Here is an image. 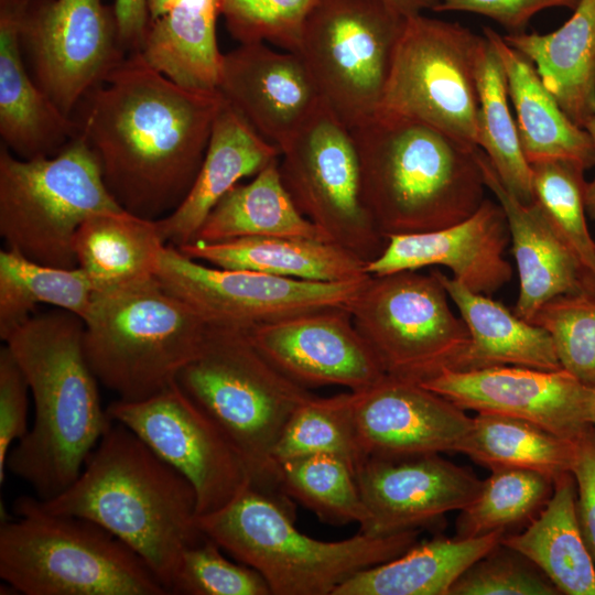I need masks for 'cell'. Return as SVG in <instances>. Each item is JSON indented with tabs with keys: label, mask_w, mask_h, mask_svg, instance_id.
<instances>
[{
	"label": "cell",
	"mask_w": 595,
	"mask_h": 595,
	"mask_svg": "<svg viewBox=\"0 0 595 595\" xmlns=\"http://www.w3.org/2000/svg\"><path fill=\"white\" fill-rule=\"evenodd\" d=\"M464 321L469 343L459 370L495 366L561 369L549 333L489 295L476 293L453 277L433 270Z\"/></svg>",
	"instance_id": "obj_29"
},
{
	"label": "cell",
	"mask_w": 595,
	"mask_h": 595,
	"mask_svg": "<svg viewBox=\"0 0 595 595\" xmlns=\"http://www.w3.org/2000/svg\"><path fill=\"white\" fill-rule=\"evenodd\" d=\"M530 322L549 333L561 368L595 388V293L581 284L545 302Z\"/></svg>",
	"instance_id": "obj_42"
},
{
	"label": "cell",
	"mask_w": 595,
	"mask_h": 595,
	"mask_svg": "<svg viewBox=\"0 0 595 595\" xmlns=\"http://www.w3.org/2000/svg\"><path fill=\"white\" fill-rule=\"evenodd\" d=\"M20 40L34 82L72 118L128 55L115 10L102 0H30Z\"/></svg>",
	"instance_id": "obj_15"
},
{
	"label": "cell",
	"mask_w": 595,
	"mask_h": 595,
	"mask_svg": "<svg viewBox=\"0 0 595 595\" xmlns=\"http://www.w3.org/2000/svg\"><path fill=\"white\" fill-rule=\"evenodd\" d=\"M224 100L218 90L175 84L130 53L80 100L73 118L116 202L160 220L188 194Z\"/></svg>",
	"instance_id": "obj_1"
},
{
	"label": "cell",
	"mask_w": 595,
	"mask_h": 595,
	"mask_svg": "<svg viewBox=\"0 0 595 595\" xmlns=\"http://www.w3.org/2000/svg\"><path fill=\"white\" fill-rule=\"evenodd\" d=\"M95 290L80 268L66 269L35 262L20 252L0 251V337L26 322L36 305L47 304L79 316L89 313Z\"/></svg>",
	"instance_id": "obj_36"
},
{
	"label": "cell",
	"mask_w": 595,
	"mask_h": 595,
	"mask_svg": "<svg viewBox=\"0 0 595 595\" xmlns=\"http://www.w3.org/2000/svg\"><path fill=\"white\" fill-rule=\"evenodd\" d=\"M584 129H586V131L591 136V139L593 141L594 152H595V117L586 123ZM585 205H586L587 216H589L592 219L595 220V175L591 182H587L586 194H585Z\"/></svg>",
	"instance_id": "obj_51"
},
{
	"label": "cell",
	"mask_w": 595,
	"mask_h": 595,
	"mask_svg": "<svg viewBox=\"0 0 595 595\" xmlns=\"http://www.w3.org/2000/svg\"><path fill=\"white\" fill-rule=\"evenodd\" d=\"M106 409L192 484L197 517L219 510L250 487L238 453L176 381L148 399H118Z\"/></svg>",
	"instance_id": "obj_16"
},
{
	"label": "cell",
	"mask_w": 595,
	"mask_h": 595,
	"mask_svg": "<svg viewBox=\"0 0 595 595\" xmlns=\"http://www.w3.org/2000/svg\"><path fill=\"white\" fill-rule=\"evenodd\" d=\"M456 453L489 469H527L553 480L572 473L577 442L531 422L496 413H477Z\"/></svg>",
	"instance_id": "obj_35"
},
{
	"label": "cell",
	"mask_w": 595,
	"mask_h": 595,
	"mask_svg": "<svg viewBox=\"0 0 595 595\" xmlns=\"http://www.w3.org/2000/svg\"><path fill=\"white\" fill-rule=\"evenodd\" d=\"M405 19L383 0H321L305 24L298 53L350 130L378 112Z\"/></svg>",
	"instance_id": "obj_11"
},
{
	"label": "cell",
	"mask_w": 595,
	"mask_h": 595,
	"mask_svg": "<svg viewBox=\"0 0 595 595\" xmlns=\"http://www.w3.org/2000/svg\"><path fill=\"white\" fill-rule=\"evenodd\" d=\"M280 154L275 144L224 100L188 194L172 214L158 220L165 244L181 247L192 242L215 205L240 180L255 176Z\"/></svg>",
	"instance_id": "obj_25"
},
{
	"label": "cell",
	"mask_w": 595,
	"mask_h": 595,
	"mask_svg": "<svg viewBox=\"0 0 595 595\" xmlns=\"http://www.w3.org/2000/svg\"><path fill=\"white\" fill-rule=\"evenodd\" d=\"M29 2L0 0V136L25 160L56 155L78 136L75 119L56 107L24 63L20 32Z\"/></svg>",
	"instance_id": "obj_23"
},
{
	"label": "cell",
	"mask_w": 595,
	"mask_h": 595,
	"mask_svg": "<svg viewBox=\"0 0 595 595\" xmlns=\"http://www.w3.org/2000/svg\"><path fill=\"white\" fill-rule=\"evenodd\" d=\"M218 91L279 149L323 102L301 55L266 43L240 44L223 55Z\"/></svg>",
	"instance_id": "obj_21"
},
{
	"label": "cell",
	"mask_w": 595,
	"mask_h": 595,
	"mask_svg": "<svg viewBox=\"0 0 595 595\" xmlns=\"http://www.w3.org/2000/svg\"><path fill=\"white\" fill-rule=\"evenodd\" d=\"M176 0H148L151 21L164 14Z\"/></svg>",
	"instance_id": "obj_52"
},
{
	"label": "cell",
	"mask_w": 595,
	"mask_h": 595,
	"mask_svg": "<svg viewBox=\"0 0 595 595\" xmlns=\"http://www.w3.org/2000/svg\"><path fill=\"white\" fill-rule=\"evenodd\" d=\"M166 244L158 220L125 209L98 213L75 234L77 267L95 293H106L156 278Z\"/></svg>",
	"instance_id": "obj_30"
},
{
	"label": "cell",
	"mask_w": 595,
	"mask_h": 595,
	"mask_svg": "<svg viewBox=\"0 0 595 595\" xmlns=\"http://www.w3.org/2000/svg\"><path fill=\"white\" fill-rule=\"evenodd\" d=\"M533 199L567 242L583 272L595 267V241L586 223L585 169L565 159L529 163Z\"/></svg>",
	"instance_id": "obj_40"
},
{
	"label": "cell",
	"mask_w": 595,
	"mask_h": 595,
	"mask_svg": "<svg viewBox=\"0 0 595 595\" xmlns=\"http://www.w3.org/2000/svg\"><path fill=\"white\" fill-rule=\"evenodd\" d=\"M113 10L123 50L139 53L151 22L148 0H115Z\"/></svg>",
	"instance_id": "obj_49"
},
{
	"label": "cell",
	"mask_w": 595,
	"mask_h": 595,
	"mask_svg": "<svg viewBox=\"0 0 595 595\" xmlns=\"http://www.w3.org/2000/svg\"><path fill=\"white\" fill-rule=\"evenodd\" d=\"M433 270L370 274L348 305L353 322L387 375L422 382L459 370L468 329Z\"/></svg>",
	"instance_id": "obj_10"
},
{
	"label": "cell",
	"mask_w": 595,
	"mask_h": 595,
	"mask_svg": "<svg viewBox=\"0 0 595 595\" xmlns=\"http://www.w3.org/2000/svg\"><path fill=\"white\" fill-rule=\"evenodd\" d=\"M526 55L562 110L584 128L595 117V0H580L559 29L506 34Z\"/></svg>",
	"instance_id": "obj_28"
},
{
	"label": "cell",
	"mask_w": 595,
	"mask_h": 595,
	"mask_svg": "<svg viewBox=\"0 0 595 595\" xmlns=\"http://www.w3.org/2000/svg\"><path fill=\"white\" fill-rule=\"evenodd\" d=\"M509 240L501 206L485 198L473 215L448 227L388 237L366 271L383 275L442 266L469 290L490 295L512 279V267L504 256Z\"/></svg>",
	"instance_id": "obj_22"
},
{
	"label": "cell",
	"mask_w": 595,
	"mask_h": 595,
	"mask_svg": "<svg viewBox=\"0 0 595 595\" xmlns=\"http://www.w3.org/2000/svg\"><path fill=\"white\" fill-rule=\"evenodd\" d=\"M554 480L543 474L515 468L490 470L479 495L459 510L457 539H474L524 529L552 496Z\"/></svg>",
	"instance_id": "obj_38"
},
{
	"label": "cell",
	"mask_w": 595,
	"mask_h": 595,
	"mask_svg": "<svg viewBox=\"0 0 595 595\" xmlns=\"http://www.w3.org/2000/svg\"><path fill=\"white\" fill-rule=\"evenodd\" d=\"M321 0H220V15L240 44L269 42L300 48L305 24Z\"/></svg>",
	"instance_id": "obj_44"
},
{
	"label": "cell",
	"mask_w": 595,
	"mask_h": 595,
	"mask_svg": "<svg viewBox=\"0 0 595 595\" xmlns=\"http://www.w3.org/2000/svg\"><path fill=\"white\" fill-rule=\"evenodd\" d=\"M351 132L364 201L386 239L448 227L485 201L478 147L429 125L381 113Z\"/></svg>",
	"instance_id": "obj_4"
},
{
	"label": "cell",
	"mask_w": 595,
	"mask_h": 595,
	"mask_svg": "<svg viewBox=\"0 0 595 595\" xmlns=\"http://www.w3.org/2000/svg\"><path fill=\"white\" fill-rule=\"evenodd\" d=\"M483 39L458 22L407 17L377 113L419 121L478 147L476 62Z\"/></svg>",
	"instance_id": "obj_12"
},
{
	"label": "cell",
	"mask_w": 595,
	"mask_h": 595,
	"mask_svg": "<svg viewBox=\"0 0 595 595\" xmlns=\"http://www.w3.org/2000/svg\"><path fill=\"white\" fill-rule=\"evenodd\" d=\"M577 488L576 517L585 545L595 563V430L577 442L573 467Z\"/></svg>",
	"instance_id": "obj_48"
},
{
	"label": "cell",
	"mask_w": 595,
	"mask_h": 595,
	"mask_svg": "<svg viewBox=\"0 0 595 595\" xmlns=\"http://www.w3.org/2000/svg\"><path fill=\"white\" fill-rule=\"evenodd\" d=\"M220 0H176L150 22L140 54L175 84L218 90L223 55L216 35Z\"/></svg>",
	"instance_id": "obj_31"
},
{
	"label": "cell",
	"mask_w": 595,
	"mask_h": 595,
	"mask_svg": "<svg viewBox=\"0 0 595 595\" xmlns=\"http://www.w3.org/2000/svg\"><path fill=\"white\" fill-rule=\"evenodd\" d=\"M477 145L504 185L522 203L533 199L531 169L521 149L509 102L507 77L494 45L484 35L476 62Z\"/></svg>",
	"instance_id": "obj_37"
},
{
	"label": "cell",
	"mask_w": 595,
	"mask_h": 595,
	"mask_svg": "<svg viewBox=\"0 0 595 595\" xmlns=\"http://www.w3.org/2000/svg\"><path fill=\"white\" fill-rule=\"evenodd\" d=\"M346 405L366 458L456 453L473 425V416L445 397L389 375L346 392Z\"/></svg>",
	"instance_id": "obj_19"
},
{
	"label": "cell",
	"mask_w": 595,
	"mask_h": 595,
	"mask_svg": "<svg viewBox=\"0 0 595 595\" xmlns=\"http://www.w3.org/2000/svg\"><path fill=\"white\" fill-rule=\"evenodd\" d=\"M365 509L359 532L388 537L440 528L480 493L484 480L441 454L370 456L355 470Z\"/></svg>",
	"instance_id": "obj_18"
},
{
	"label": "cell",
	"mask_w": 595,
	"mask_h": 595,
	"mask_svg": "<svg viewBox=\"0 0 595 595\" xmlns=\"http://www.w3.org/2000/svg\"><path fill=\"white\" fill-rule=\"evenodd\" d=\"M327 454L348 462L354 469L366 459L346 405V392L311 397L288 421L273 452L277 464L302 456Z\"/></svg>",
	"instance_id": "obj_41"
},
{
	"label": "cell",
	"mask_w": 595,
	"mask_h": 595,
	"mask_svg": "<svg viewBox=\"0 0 595 595\" xmlns=\"http://www.w3.org/2000/svg\"><path fill=\"white\" fill-rule=\"evenodd\" d=\"M278 467L282 491L321 521L336 526L364 522L355 469L345 459L318 454L288 459Z\"/></svg>",
	"instance_id": "obj_39"
},
{
	"label": "cell",
	"mask_w": 595,
	"mask_h": 595,
	"mask_svg": "<svg viewBox=\"0 0 595 595\" xmlns=\"http://www.w3.org/2000/svg\"><path fill=\"white\" fill-rule=\"evenodd\" d=\"M84 321L54 309L33 314L4 340L22 369L34 421L10 450L6 468L48 500L79 476L112 420L83 345Z\"/></svg>",
	"instance_id": "obj_2"
},
{
	"label": "cell",
	"mask_w": 595,
	"mask_h": 595,
	"mask_svg": "<svg viewBox=\"0 0 595 595\" xmlns=\"http://www.w3.org/2000/svg\"><path fill=\"white\" fill-rule=\"evenodd\" d=\"M487 190L501 206L519 275L513 312L531 321L549 300L581 288L582 267L539 204L520 202L502 183L487 155L477 149Z\"/></svg>",
	"instance_id": "obj_24"
},
{
	"label": "cell",
	"mask_w": 595,
	"mask_h": 595,
	"mask_svg": "<svg viewBox=\"0 0 595 595\" xmlns=\"http://www.w3.org/2000/svg\"><path fill=\"white\" fill-rule=\"evenodd\" d=\"M483 33L504 65L508 95L516 110L519 140L528 163L565 159L585 170L593 167L595 152L589 133L562 110L533 63L493 29L485 26Z\"/></svg>",
	"instance_id": "obj_27"
},
{
	"label": "cell",
	"mask_w": 595,
	"mask_h": 595,
	"mask_svg": "<svg viewBox=\"0 0 595 595\" xmlns=\"http://www.w3.org/2000/svg\"><path fill=\"white\" fill-rule=\"evenodd\" d=\"M387 4L404 17L422 13L424 10H432L440 0H383Z\"/></svg>",
	"instance_id": "obj_50"
},
{
	"label": "cell",
	"mask_w": 595,
	"mask_h": 595,
	"mask_svg": "<svg viewBox=\"0 0 595 595\" xmlns=\"http://www.w3.org/2000/svg\"><path fill=\"white\" fill-rule=\"evenodd\" d=\"M119 209L79 134L56 155L30 160L1 144L0 235L6 248L39 263L77 268L73 242L80 225Z\"/></svg>",
	"instance_id": "obj_9"
},
{
	"label": "cell",
	"mask_w": 595,
	"mask_h": 595,
	"mask_svg": "<svg viewBox=\"0 0 595 595\" xmlns=\"http://www.w3.org/2000/svg\"><path fill=\"white\" fill-rule=\"evenodd\" d=\"M39 502L48 512L82 517L115 534L170 593L182 552L205 536L192 484L119 422L104 433L75 482Z\"/></svg>",
	"instance_id": "obj_3"
},
{
	"label": "cell",
	"mask_w": 595,
	"mask_h": 595,
	"mask_svg": "<svg viewBox=\"0 0 595 595\" xmlns=\"http://www.w3.org/2000/svg\"><path fill=\"white\" fill-rule=\"evenodd\" d=\"M294 520L291 500L248 487L219 510L197 517V524L237 562L258 571L271 595H333L357 573L403 554L421 532H358L322 541L299 531Z\"/></svg>",
	"instance_id": "obj_5"
},
{
	"label": "cell",
	"mask_w": 595,
	"mask_h": 595,
	"mask_svg": "<svg viewBox=\"0 0 595 595\" xmlns=\"http://www.w3.org/2000/svg\"><path fill=\"white\" fill-rule=\"evenodd\" d=\"M279 159L249 183L232 187L208 214L193 241L217 242L258 236L331 241L298 209L282 182Z\"/></svg>",
	"instance_id": "obj_34"
},
{
	"label": "cell",
	"mask_w": 595,
	"mask_h": 595,
	"mask_svg": "<svg viewBox=\"0 0 595 595\" xmlns=\"http://www.w3.org/2000/svg\"><path fill=\"white\" fill-rule=\"evenodd\" d=\"M30 388L10 348L0 349V484L6 479V462L13 443L29 431Z\"/></svg>",
	"instance_id": "obj_46"
},
{
	"label": "cell",
	"mask_w": 595,
	"mask_h": 595,
	"mask_svg": "<svg viewBox=\"0 0 595 595\" xmlns=\"http://www.w3.org/2000/svg\"><path fill=\"white\" fill-rule=\"evenodd\" d=\"M280 151L281 178L298 209L332 242L366 263L376 259L387 239L364 201L351 130L322 102Z\"/></svg>",
	"instance_id": "obj_13"
},
{
	"label": "cell",
	"mask_w": 595,
	"mask_h": 595,
	"mask_svg": "<svg viewBox=\"0 0 595 595\" xmlns=\"http://www.w3.org/2000/svg\"><path fill=\"white\" fill-rule=\"evenodd\" d=\"M448 595H561L528 558L501 542L470 564Z\"/></svg>",
	"instance_id": "obj_45"
},
{
	"label": "cell",
	"mask_w": 595,
	"mask_h": 595,
	"mask_svg": "<svg viewBox=\"0 0 595 595\" xmlns=\"http://www.w3.org/2000/svg\"><path fill=\"white\" fill-rule=\"evenodd\" d=\"M186 257L213 267L247 270L313 282H343L368 275L366 262L327 240L290 237H242L177 247Z\"/></svg>",
	"instance_id": "obj_26"
},
{
	"label": "cell",
	"mask_w": 595,
	"mask_h": 595,
	"mask_svg": "<svg viewBox=\"0 0 595 595\" xmlns=\"http://www.w3.org/2000/svg\"><path fill=\"white\" fill-rule=\"evenodd\" d=\"M247 335L280 372L306 389L343 386L360 391L387 375L346 307L303 313Z\"/></svg>",
	"instance_id": "obj_20"
},
{
	"label": "cell",
	"mask_w": 595,
	"mask_h": 595,
	"mask_svg": "<svg viewBox=\"0 0 595 595\" xmlns=\"http://www.w3.org/2000/svg\"><path fill=\"white\" fill-rule=\"evenodd\" d=\"M580 0H440L435 12H470L493 19L509 33L526 32L530 20L549 8L573 10Z\"/></svg>",
	"instance_id": "obj_47"
},
{
	"label": "cell",
	"mask_w": 595,
	"mask_h": 595,
	"mask_svg": "<svg viewBox=\"0 0 595 595\" xmlns=\"http://www.w3.org/2000/svg\"><path fill=\"white\" fill-rule=\"evenodd\" d=\"M0 527V577L24 595H169L129 545L82 517L52 513L36 497L13 504Z\"/></svg>",
	"instance_id": "obj_6"
},
{
	"label": "cell",
	"mask_w": 595,
	"mask_h": 595,
	"mask_svg": "<svg viewBox=\"0 0 595 595\" xmlns=\"http://www.w3.org/2000/svg\"><path fill=\"white\" fill-rule=\"evenodd\" d=\"M176 383L238 453L250 487L291 500L273 452L294 411L314 394L280 372L246 333L216 327Z\"/></svg>",
	"instance_id": "obj_7"
},
{
	"label": "cell",
	"mask_w": 595,
	"mask_h": 595,
	"mask_svg": "<svg viewBox=\"0 0 595 595\" xmlns=\"http://www.w3.org/2000/svg\"><path fill=\"white\" fill-rule=\"evenodd\" d=\"M420 385L465 411L521 419L573 442L594 428L595 388L563 368L446 369Z\"/></svg>",
	"instance_id": "obj_17"
},
{
	"label": "cell",
	"mask_w": 595,
	"mask_h": 595,
	"mask_svg": "<svg viewBox=\"0 0 595 595\" xmlns=\"http://www.w3.org/2000/svg\"><path fill=\"white\" fill-rule=\"evenodd\" d=\"M504 536L416 542L403 554L357 573L333 595H448L457 577Z\"/></svg>",
	"instance_id": "obj_33"
},
{
	"label": "cell",
	"mask_w": 595,
	"mask_h": 595,
	"mask_svg": "<svg viewBox=\"0 0 595 595\" xmlns=\"http://www.w3.org/2000/svg\"><path fill=\"white\" fill-rule=\"evenodd\" d=\"M369 275L343 282H313L223 269L208 267L166 245L156 279L207 326L248 334L303 313L347 309Z\"/></svg>",
	"instance_id": "obj_14"
},
{
	"label": "cell",
	"mask_w": 595,
	"mask_h": 595,
	"mask_svg": "<svg viewBox=\"0 0 595 595\" xmlns=\"http://www.w3.org/2000/svg\"><path fill=\"white\" fill-rule=\"evenodd\" d=\"M223 549L204 536L181 554L171 583L178 595H271L263 576L255 569L228 560Z\"/></svg>",
	"instance_id": "obj_43"
},
{
	"label": "cell",
	"mask_w": 595,
	"mask_h": 595,
	"mask_svg": "<svg viewBox=\"0 0 595 595\" xmlns=\"http://www.w3.org/2000/svg\"><path fill=\"white\" fill-rule=\"evenodd\" d=\"M576 496L574 475H561L539 515L501 542L534 563L560 594L595 595V563L578 528Z\"/></svg>",
	"instance_id": "obj_32"
},
{
	"label": "cell",
	"mask_w": 595,
	"mask_h": 595,
	"mask_svg": "<svg viewBox=\"0 0 595 595\" xmlns=\"http://www.w3.org/2000/svg\"><path fill=\"white\" fill-rule=\"evenodd\" d=\"M209 326L156 278L95 293L83 345L98 381L122 401L148 399L176 381L203 350Z\"/></svg>",
	"instance_id": "obj_8"
},
{
	"label": "cell",
	"mask_w": 595,
	"mask_h": 595,
	"mask_svg": "<svg viewBox=\"0 0 595 595\" xmlns=\"http://www.w3.org/2000/svg\"><path fill=\"white\" fill-rule=\"evenodd\" d=\"M582 285L595 293V267L589 272L582 271Z\"/></svg>",
	"instance_id": "obj_53"
},
{
	"label": "cell",
	"mask_w": 595,
	"mask_h": 595,
	"mask_svg": "<svg viewBox=\"0 0 595 595\" xmlns=\"http://www.w3.org/2000/svg\"><path fill=\"white\" fill-rule=\"evenodd\" d=\"M593 426H594V430H595V416H594V422H593Z\"/></svg>",
	"instance_id": "obj_54"
}]
</instances>
